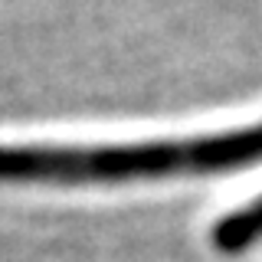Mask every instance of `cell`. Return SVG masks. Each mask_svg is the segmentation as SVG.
<instances>
[{
	"instance_id": "cell-1",
	"label": "cell",
	"mask_w": 262,
	"mask_h": 262,
	"mask_svg": "<svg viewBox=\"0 0 262 262\" xmlns=\"http://www.w3.org/2000/svg\"><path fill=\"white\" fill-rule=\"evenodd\" d=\"M262 158V121L226 135L135 144H4L0 180L92 184V180L203 174Z\"/></svg>"
},
{
	"instance_id": "cell-2",
	"label": "cell",
	"mask_w": 262,
	"mask_h": 262,
	"mask_svg": "<svg viewBox=\"0 0 262 262\" xmlns=\"http://www.w3.org/2000/svg\"><path fill=\"white\" fill-rule=\"evenodd\" d=\"M262 236V196L252 200L249 207H243L239 213L226 216L223 223L216 226V246L226 252H236V249H246L252 239Z\"/></svg>"
}]
</instances>
